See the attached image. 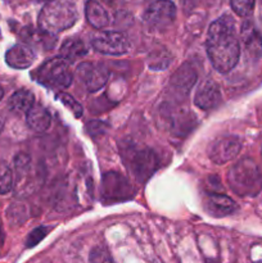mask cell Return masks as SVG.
Wrapping results in <instances>:
<instances>
[{"instance_id":"6da1fadb","label":"cell","mask_w":262,"mask_h":263,"mask_svg":"<svg viewBox=\"0 0 262 263\" xmlns=\"http://www.w3.org/2000/svg\"><path fill=\"white\" fill-rule=\"evenodd\" d=\"M205 49L213 68L228 73L236 66L240 57V44L235 31V22L230 15L217 18L207 33Z\"/></svg>"},{"instance_id":"7a4b0ae2","label":"cell","mask_w":262,"mask_h":263,"mask_svg":"<svg viewBox=\"0 0 262 263\" xmlns=\"http://www.w3.org/2000/svg\"><path fill=\"white\" fill-rule=\"evenodd\" d=\"M79 20L76 4L73 0H53L44 5L39 14V28L49 35L68 30Z\"/></svg>"},{"instance_id":"3957f363","label":"cell","mask_w":262,"mask_h":263,"mask_svg":"<svg viewBox=\"0 0 262 263\" xmlns=\"http://www.w3.org/2000/svg\"><path fill=\"white\" fill-rule=\"evenodd\" d=\"M228 182L239 197H256L262 190V172L253 159H240L229 170Z\"/></svg>"},{"instance_id":"277c9868","label":"cell","mask_w":262,"mask_h":263,"mask_svg":"<svg viewBox=\"0 0 262 263\" xmlns=\"http://www.w3.org/2000/svg\"><path fill=\"white\" fill-rule=\"evenodd\" d=\"M120 149L123 163L139 182L148 181L158 170V156L152 149L139 146L134 143L122 144Z\"/></svg>"},{"instance_id":"5b68a950","label":"cell","mask_w":262,"mask_h":263,"mask_svg":"<svg viewBox=\"0 0 262 263\" xmlns=\"http://www.w3.org/2000/svg\"><path fill=\"white\" fill-rule=\"evenodd\" d=\"M33 79L48 89L61 91L67 89L73 81V73L69 68V63L61 57L48 59L35 72Z\"/></svg>"},{"instance_id":"8992f818","label":"cell","mask_w":262,"mask_h":263,"mask_svg":"<svg viewBox=\"0 0 262 263\" xmlns=\"http://www.w3.org/2000/svg\"><path fill=\"white\" fill-rule=\"evenodd\" d=\"M135 195V187L118 172H105L100 184V199L104 204L126 202L133 199Z\"/></svg>"},{"instance_id":"52a82bcc","label":"cell","mask_w":262,"mask_h":263,"mask_svg":"<svg viewBox=\"0 0 262 263\" xmlns=\"http://www.w3.org/2000/svg\"><path fill=\"white\" fill-rule=\"evenodd\" d=\"M176 20V5L171 0H156L146 8L144 22L151 30L164 31Z\"/></svg>"},{"instance_id":"ba28073f","label":"cell","mask_w":262,"mask_h":263,"mask_svg":"<svg viewBox=\"0 0 262 263\" xmlns=\"http://www.w3.org/2000/svg\"><path fill=\"white\" fill-rule=\"evenodd\" d=\"M92 48L105 55H123L130 50V43L125 33L117 31L100 32L91 40Z\"/></svg>"},{"instance_id":"9c48e42d","label":"cell","mask_w":262,"mask_h":263,"mask_svg":"<svg viewBox=\"0 0 262 263\" xmlns=\"http://www.w3.org/2000/svg\"><path fill=\"white\" fill-rule=\"evenodd\" d=\"M241 149V140L238 136H221L208 146V158L215 164H223L233 161Z\"/></svg>"},{"instance_id":"30bf717a","label":"cell","mask_w":262,"mask_h":263,"mask_svg":"<svg viewBox=\"0 0 262 263\" xmlns=\"http://www.w3.org/2000/svg\"><path fill=\"white\" fill-rule=\"evenodd\" d=\"M77 76L87 91L95 92L107 84L109 69L104 64L84 62L77 67Z\"/></svg>"},{"instance_id":"8fae6325","label":"cell","mask_w":262,"mask_h":263,"mask_svg":"<svg viewBox=\"0 0 262 263\" xmlns=\"http://www.w3.org/2000/svg\"><path fill=\"white\" fill-rule=\"evenodd\" d=\"M14 167L17 176H15V192L31 193L38 187L39 174H33L31 167V158L26 153H18L14 158Z\"/></svg>"},{"instance_id":"7c38bea8","label":"cell","mask_w":262,"mask_h":263,"mask_svg":"<svg viewBox=\"0 0 262 263\" xmlns=\"http://www.w3.org/2000/svg\"><path fill=\"white\" fill-rule=\"evenodd\" d=\"M221 103V90L217 82L212 80L202 82L194 97V104L199 109L211 110L218 107Z\"/></svg>"},{"instance_id":"4fadbf2b","label":"cell","mask_w":262,"mask_h":263,"mask_svg":"<svg viewBox=\"0 0 262 263\" xmlns=\"http://www.w3.org/2000/svg\"><path fill=\"white\" fill-rule=\"evenodd\" d=\"M203 207H204L205 212L210 216H213V217L229 216L238 210L236 203L231 198H229L228 195L218 194L216 192L207 193Z\"/></svg>"},{"instance_id":"5bb4252c","label":"cell","mask_w":262,"mask_h":263,"mask_svg":"<svg viewBox=\"0 0 262 263\" xmlns=\"http://www.w3.org/2000/svg\"><path fill=\"white\" fill-rule=\"evenodd\" d=\"M36 59L35 51L32 48L23 44H17L12 46L5 53V62L9 67L14 69H26L30 68Z\"/></svg>"},{"instance_id":"9a60e30c","label":"cell","mask_w":262,"mask_h":263,"mask_svg":"<svg viewBox=\"0 0 262 263\" xmlns=\"http://www.w3.org/2000/svg\"><path fill=\"white\" fill-rule=\"evenodd\" d=\"M198 79L197 71L190 63H185L177 68L171 77V86L182 97H186Z\"/></svg>"},{"instance_id":"2e32d148","label":"cell","mask_w":262,"mask_h":263,"mask_svg":"<svg viewBox=\"0 0 262 263\" xmlns=\"http://www.w3.org/2000/svg\"><path fill=\"white\" fill-rule=\"evenodd\" d=\"M241 40L249 58L258 59L262 57V36L252 23H244L241 27Z\"/></svg>"},{"instance_id":"e0dca14e","label":"cell","mask_w":262,"mask_h":263,"mask_svg":"<svg viewBox=\"0 0 262 263\" xmlns=\"http://www.w3.org/2000/svg\"><path fill=\"white\" fill-rule=\"evenodd\" d=\"M26 121L31 130L35 133H44L50 127L51 116L44 105L35 104L26 113Z\"/></svg>"},{"instance_id":"ac0fdd59","label":"cell","mask_w":262,"mask_h":263,"mask_svg":"<svg viewBox=\"0 0 262 263\" xmlns=\"http://www.w3.org/2000/svg\"><path fill=\"white\" fill-rule=\"evenodd\" d=\"M87 54V48L80 37H68L59 48V57L68 63L79 61Z\"/></svg>"},{"instance_id":"d6986e66","label":"cell","mask_w":262,"mask_h":263,"mask_svg":"<svg viewBox=\"0 0 262 263\" xmlns=\"http://www.w3.org/2000/svg\"><path fill=\"white\" fill-rule=\"evenodd\" d=\"M85 15H86L87 22L94 28H98V30L104 28L109 23L107 10L95 0L86 2V4H85Z\"/></svg>"},{"instance_id":"ffe728a7","label":"cell","mask_w":262,"mask_h":263,"mask_svg":"<svg viewBox=\"0 0 262 263\" xmlns=\"http://www.w3.org/2000/svg\"><path fill=\"white\" fill-rule=\"evenodd\" d=\"M35 105V95L30 90H18L10 97L8 107L13 112L27 113Z\"/></svg>"},{"instance_id":"44dd1931","label":"cell","mask_w":262,"mask_h":263,"mask_svg":"<svg viewBox=\"0 0 262 263\" xmlns=\"http://www.w3.org/2000/svg\"><path fill=\"white\" fill-rule=\"evenodd\" d=\"M22 37L26 41H30L33 44H40L45 49L53 48L55 44V36L49 35V33L44 32L40 28L39 30H33V28H25L22 32Z\"/></svg>"},{"instance_id":"7402d4cb","label":"cell","mask_w":262,"mask_h":263,"mask_svg":"<svg viewBox=\"0 0 262 263\" xmlns=\"http://www.w3.org/2000/svg\"><path fill=\"white\" fill-rule=\"evenodd\" d=\"M14 186L13 172L7 163H0V194H8Z\"/></svg>"},{"instance_id":"603a6c76","label":"cell","mask_w":262,"mask_h":263,"mask_svg":"<svg viewBox=\"0 0 262 263\" xmlns=\"http://www.w3.org/2000/svg\"><path fill=\"white\" fill-rule=\"evenodd\" d=\"M57 99H58L59 102H62V104H63L64 107L68 108V109L73 113L74 117L76 118L82 117L84 108H82V105L80 104V103L77 102L73 97H71V95L67 94V92H64V91H59L58 94H57Z\"/></svg>"},{"instance_id":"cb8c5ba5","label":"cell","mask_w":262,"mask_h":263,"mask_svg":"<svg viewBox=\"0 0 262 263\" xmlns=\"http://www.w3.org/2000/svg\"><path fill=\"white\" fill-rule=\"evenodd\" d=\"M231 8L240 17H247L254 9L256 0H230Z\"/></svg>"},{"instance_id":"d4e9b609","label":"cell","mask_w":262,"mask_h":263,"mask_svg":"<svg viewBox=\"0 0 262 263\" xmlns=\"http://www.w3.org/2000/svg\"><path fill=\"white\" fill-rule=\"evenodd\" d=\"M90 263H116L109 252L103 247H95L91 249L89 256Z\"/></svg>"},{"instance_id":"484cf974","label":"cell","mask_w":262,"mask_h":263,"mask_svg":"<svg viewBox=\"0 0 262 263\" xmlns=\"http://www.w3.org/2000/svg\"><path fill=\"white\" fill-rule=\"evenodd\" d=\"M50 231V229L48 226H40V228L35 229V230L31 231L27 236V240H26V247L27 248H33L35 246H38L46 235Z\"/></svg>"},{"instance_id":"4316f807","label":"cell","mask_w":262,"mask_h":263,"mask_svg":"<svg viewBox=\"0 0 262 263\" xmlns=\"http://www.w3.org/2000/svg\"><path fill=\"white\" fill-rule=\"evenodd\" d=\"M107 127L108 125L103 123L102 121H91V122L87 125V131H89L90 135H94V134H100V133L103 134Z\"/></svg>"},{"instance_id":"83f0119b","label":"cell","mask_w":262,"mask_h":263,"mask_svg":"<svg viewBox=\"0 0 262 263\" xmlns=\"http://www.w3.org/2000/svg\"><path fill=\"white\" fill-rule=\"evenodd\" d=\"M4 123H5V117L0 113V133H2L3 128H4Z\"/></svg>"},{"instance_id":"f1b7e54d","label":"cell","mask_w":262,"mask_h":263,"mask_svg":"<svg viewBox=\"0 0 262 263\" xmlns=\"http://www.w3.org/2000/svg\"><path fill=\"white\" fill-rule=\"evenodd\" d=\"M3 244H4V233H3V230L0 229V251H2L3 248Z\"/></svg>"},{"instance_id":"f546056e","label":"cell","mask_w":262,"mask_h":263,"mask_svg":"<svg viewBox=\"0 0 262 263\" xmlns=\"http://www.w3.org/2000/svg\"><path fill=\"white\" fill-rule=\"evenodd\" d=\"M3 95H4V90H3V87L0 86V100L3 99Z\"/></svg>"},{"instance_id":"4dcf8cb0","label":"cell","mask_w":262,"mask_h":263,"mask_svg":"<svg viewBox=\"0 0 262 263\" xmlns=\"http://www.w3.org/2000/svg\"><path fill=\"white\" fill-rule=\"evenodd\" d=\"M205 263H218V262L215 261V259H205Z\"/></svg>"},{"instance_id":"1f68e13d","label":"cell","mask_w":262,"mask_h":263,"mask_svg":"<svg viewBox=\"0 0 262 263\" xmlns=\"http://www.w3.org/2000/svg\"><path fill=\"white\" fill-rule=\"evenodd\" d=\"M258 4H259V9H261V13H262V0H258Z\"/></svg>"},{"instance_id":"d6a6232c","label":"cell","mask_w":262,"mask_h":263,"mask_svg":"<svg viewBox=\"0 0 262 263\" xmlns=\"http://www.w3.org/2000/svg\"><path fill=\"white\" fill-rule=\"evenodd\" d=\"M35 2H45V3H49V2H53V0H35Z\"/></svg>"},{"instance_id":"836d02e7","label":"cell","mask_w":262,"mask_h":263,"mask_svg":"<svg viewBox=\"0 0 262 263\" xmlns=\"http://www.w3.org/2000/svg\"><path fill=\"white\" fill-rule=\"evenodd\" d=\"M103 2H105V3H108V4H110V3H113V2H115V0H103Z\"/></svg>"},{"instance_id":"e575fe53","label":"cell","mask_w":262,"mask_h":263,"mask_svg":"<svg viewBox=\"0 0 262 263\" xmlns=\"http://www.w3.org/2000/svg\"><path fill=\"white\" fill-rule=\"evenodd\" d=\"M256 263H262V261H257Z\"/></svg>"}]
</instances>
